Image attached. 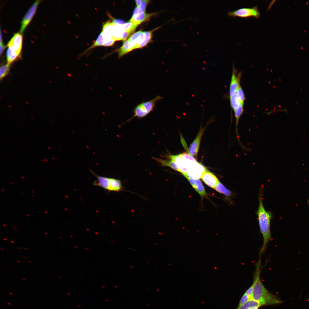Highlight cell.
I'll return each instance as SVG.
<instances>
[{
	"label": "cell",
	"instance_id": "30bf717a",
	"mask_svg": "<svg viewBox=\"0 0 309 309\" xmlns=\"http://www.w3.org/2000/svg\"><path fill=\"white\" fill-rule=\"evenodd\" d=\"M206 169L198 162L184 176L193 179L201 178L202 175Z\"/></svg>",
	"mask_w": 309,
	"mask_h": 309
},
{
	"label": "cell",
	"instance_id": "836d02e7",
	"mask_svg": "<svg viewBox=\"0 0 309 309\" xmlns=\"http://www.w3.org/2000/svg\"><path fill=\"white\" fill-rule=\"evenodd\" d=\"M1 29H0V43H3L2 41V37L1 35Z\"/></svg>",
	"mask_w": 309,
	"mask_h": 309
},
{
	"label": "cell",
	"instance_id": "d6986e66",
	"mask_svg": "<svg viewBox=\"0 0 309 309\" xmlns=\"http://www.w3.org/2000/svg\"><path fill=\"white\" fill-rule=\"evenodd\" d=\"M104 42V38L102 32L99 34L94 43L84 53H86L92 49L99 46H103Z\"/></svg>",
	"mask_w": 309,
	"mask_h": 309
},
{
	"label": "cell",
	"instance_id": "7a4b0ae2",
	"mask_svg": "<svg viewBox=\"0 0 309 309\" xmlns=\"http://www.w3.org/2000/svg\"><path fill=\"white\" fill-rule=\"evenodd\" d=\"M261 191L259 198V203L256 214L258 217L260 231L263 239L262 246L260 251V255L266 251L267 244L271 239L270 230V222L272 214L269 211H267L264 206Z\"/></svg>",
	"mask_w": 309,
	"mask_h": 309
},
{
	"label": "cell",
	"instance_id": "f5cc1de1",
	"mask_svg": "<svg viewBox=\"0 0 309 309\" xmlns=\"http://www.w3.org/2000/svg\"><path fill=\"white\" fill-rule=\"evenodd\" d=\"M2 190H3V191H5V190H3V189H2Z\"/></svg>",
	"mask_w": 309,
	"mask_h": 309
},
{
	"label": "cell",
	"instance_id": "681fc988",
	"mask_svg": "<svg viewBox=\"0 0 309 309\" xmlns=\"http://www.w3.org/2000/svg\"><path fill=\"white\" fill-rule=\"evenodd\" d=\"M24 258H26V259H27V258H26V257H24Z\"/></svg>",
	"mask_w": 309,
	"mask_h": 309
},
{
	"label": "cell",
	"instance_id": "f6af8a7d",
	"mask_svg": "<svg viewBox=\"0 0 309 309\" xmlns=\"http://www.w3.org/2000/svg\"><path fill=\"white\" fill-rule=\"evenodd\" d=\"M24 249H26V250H28V249H27V248H24Z\"/></svg>",
	"mask_w": 309,
	"mask_h": 309
},
{
	"label": "cell",
	"instance_id": "f1b7e54d",
	"mask_svg": "<svg viewBox=\"0 0 309 309\" xmlns=\"http://www.w3.org/2000/svg\"><path fill=\"white\" fill-rule=\"evenodd\" d=\"M253 290V285H252L246 291L245 293L249 298L250 300L252 299V295Z\"/></svg>",
	"mask_w": 309,
	"mask_h": 309
},
{
	"label": "cell",
	"instance_id": "44dd1931",
	"mask_svg": "<svg viewBox=\"0 0 309 309\" xmlns=\"http://www.w3.org/2000/svg\"><path fill=\"white\" fill-rule=\"evenodd\" d=\"M121 25L122 28L124 31L130 33L135 30L138 25L134 24L132 22L128 21L123 25Z\"/></svg>",
	"mask_w": 309,
	"mask_h": 309
},
{
	"label": "cell",
	"instance_id": "816d5d0a",
	"mask_svg": "<svg viewBox=\"0 0 309 309\" xmlns=\"http://www.w3.org/2000/svg\"><path fill=\"white\" fill-rule=\"evenodd\" d=\"M21 177L23 178V179H24V178L23 177Z\"/></svg>",
	"mask_w": 309,
	"mask_h": 309
},
{
	"label": "cell",
	"instance_id": "c3c4849f",
	"mask_svg": "<svg viewBox=\"0 0 309 309\" xmlns=\"http://www.w3.org/2000/svg\"><path fill=\"white\" fill-rule=\"evenodd\" d=\"M1 249L2 250H4L3 248H1Z\"/></svg>",
	"mask_w": 309,
	"mask_h": 309
},
{
	"label": "cell",
	"instance_id": "f35d334b",
	"mask_svg": "<svg viewBox=\"0 0 309 309\" xmlns=\"http://www.w3.org/2000/svg\"><path fill=\"white\" fill-rule=\"evenodd\" d=\"M3 239H4V240H5V241H7V239H6V238H4Z\"/></svg>",
	"mask_w": 309,
	"mask_h": 309
},
{
	"label": "cell",
	"instance_id": "e575fe53",
	"mask_svg": "<svg viewBox=\"0 0 309 309\" xmlns=\"http://www.w3.org/2000/svg\"><path fill=\"white\" fill-rule=\"evenodd\" d=\"M259 308V307H255L251 308L248 309H258Z\"/></svg>",
	"mask_w": 309,
	"mask_h": 309
},
{
	"label": "cell",
	"instance_id": "ab89813d",
	"mask_svg": "<svg viewBox=\"0 0 309 309\" xmlns=\"http://www.w3.org/2000/svg\"><path fill=\"white\" fill-rule=\"evenodd\" d=\"M11 243H14V241H11Z\"/></svg>",
	"mask_w": 309,
	"mask_h": 309
},
{
	"label": "cell",
	"instance_id": "8992f818",
	"mask_svg": "<svg viewBox=\"0 0 309 309\" xmlns=\"http://www.w3.org/2000/svg\"><path fill=\"white\" fill-rule=\"evenodd\" d=\"M91 173L96 178L93 185L102 187L108 192H119L122 190L123 187L121 181L115 178L99 176L89 169Z\"/></svg>",
	"mask_w": 309,
	"mask_h": 309
},
{
	"label": "cell",
	"instance_id": "ac0fdd59",
	"mask_svg": "<svg viewBox=\"0 0 309 309\" xmlns=\"http://www.w3.org/2000/svg\"><path fill=\"white\" fill-rule=\"evenodd\" d=\"M153 14H147L145 12L132 15L129 21L132 22L134 24L138 25L142 22L146 20Z\"/></svg>",
	"mask_w": 309,
	"mask_h": 309
},
{
	"label": "cell",
	"instance_id": "9f6ffc18",
	"mask_svg": "<svg viewBox=\"0 0 309 309\" xmlns=\"http://www.w3.org/2000/svg\"><path fill=\"white\" fill-rule=\"evenodd\" d=\"M25 151V150H24V152H26V151Z\"/></svg>",
	"mask_w": 309,
	"mask_h": 309
},
{
	"label": "cell",
	"instance_id": "ffe728a7",
	"mask_svg": "<svg viewBox=\"0 0 309 309\" xmlns=\"http://www.w3.org/2000/svg\"><path fill=\"white\" fill-rule=\"evenodd\" d=\"M262 306L258 302L251 299L249 300L241 306L237 308L236 309H248L253 307H260Z\"/></svg>",
	"mask_w": 309,
	"mask_h": 309
},
{
	"label": "cell",
	"instance_id": "4316f807",
	"mask_svg": "<svg viewBox=\"0 0 309 309\" xmlns=\"http://www.w3.org/2000/svg\"><path fill=\"white\" fill-rule=\"evenodd\" d=\"M115 41V40L113 38L108 39H104V42L103 46L106 47L111 46L114 44Z\"/></svg>",
	"mask_w": 309,
	"mask_h": 309
},
{
	"label": "cell",
	"instance_id": "8d00e7d4",
	"mask_svg": "<svg viewBox=\"0 0 309 309\" xmlns=\"http://www.w3.org/2000/svg\"><path fill=\"white\" fill-rule=\"evenodd\" d=\"M44 160H45V161H48L47 160V159H44Z\"/></svg>",
	"mask_w": 309,
	"mask_h": 309
},
{
	"label": "cell",
	"instance_id": "f907efd6",
	"mask_svg": "<svg viewBox=\"0 0 309 309\" xmlns=\"http://www.w3.org/2000/svg\"><path fill=\"white\" fill-rule=\"evenodd\" d=\"M14 230H16V231H17V229H14Z\"/></svg>",
	"mask_w": 309,
	"mask_h": 309
},
{
	"label": "cell",
	"instance_id": "1f68e13d",
	"mask_svg": "<svg viewBox=\"0 0 309 309\" xmlns=\"http://www.w3.org/2000/svg\"><path fill=\"white\" fill-rule=\"evenodd\" d=\"M5 48V46L3 43H0V54L1 55L4 51Z\"/></svg>",
	"mask_w": 309,
	"mask_h": 309
},
{
	"label": "cell",
	"instance_id": "5bb4252c",
	"mask_svg": "<svg viewBox=\"0 0 309 309\" xmlns=\"http://www.w3.org/2000/svg\"><path fill=\"white\" fill-rule=\"evenodd\" d=\"M199 195L202 197H206L207 193L201 181L199 179H193L188 177H185Z\"/></svg>",
	"mask_w": 309,
	"mask_h": 309
},
{
	"label": "cell",
	"instance_id": "d590c367",
	"mask_svg": "<svg viewBox=\"0 0 309 309\" xmlns=\"http://www.w3.org/2000/svg\"><path fill=\"white\" fill-rule=\"evenodd\" d=\"M307 203L308 204H309V199H308V200Z\"/></svg>",
	"mask_w": 309,
	"mask_h": 309
},
{
	"label": "cell",
	"instance_id": "e0dca14e",
	"mask_svg": "<svg viewBox=\"0 0 309 309\" xmlns=\"http://www.w3.org/2000/svg\"><path fill=\"white\" fill-rule=\"evenodd\" d=\"M116 24L107 21L104 24L102 32L104 39H108L112 38L114 27Z\"/></svg>",
	"mask_w": 309,
	"mask_h": 309
},
{
	"label": "cell",
	"instance_id": "7bdbcfd3",
	"mask_svg": "<svg viewBox=\"0 0 309 309\" xmlns=\"http://www.w3.org/2000/svg\"><path fill=\"white\" fill-rule=\"evenodd\" d=\"M45 234L47 235H48V233H45Z\"/></svg>",
	"mask_w": 309,
	"mask_h": 309
},
{
	"label": "cell",
	"instance_id": "5b68a950",
	"mask_svg": "<svg viewBox=\"0 0 309 309\" xmlns=\"http://www.w3.org/2000/svg\"><path fill=\"white\" fill-rule=\"evenodd\" d=\"M163 98L161 96H157L151 100L143 102L138 104L133 109V116L126 122L130 121L135 117L141 118L145 117L153 110L157 103Z\"/></svg>",
	"mask_w": 309,
	"mask_h": 309
},
{
	"label": "cell",
	"instance_id": "60d3db41",
	"mask_svg": "<svg viewBox=\"0 0 309 309\" xmlns=\"http://www.w3.org/2000/svg\"><path fill=\"white\" fill-rule=\"evenodd\" d=\"M42 161H43V162H45V161H44V160H42Z\"/></svg>",
	"mask_w": 309,
	"mask_h": 309
},
{
	"label": "cell",
	"instance_id": "d6a6232c",
	"mask_svg": "<svg viewBox=\"0 0 309 309\" xmlns=\"http://www.w3.org/2000/svg\"><path fill=\"white\" fill-rule=\"evenodd\" d=\"M142 1L143 0H137L135 1V2L137 7H138L140 5Z\"/></svg>",
	"mask_w": 309,
	"mask_h": 309
},
{
	"label": "cell",
	"instance_id": "8fae6325",
	"mask_svg": "<svg viewBox=\"0 0 309 309\" xmlns=\"http://www.w3.org/2000/svg\"><path fill=\"white\" fill-rule=\"evenodd\" d=\"M154 29L148 31H142L137 39L133 42L136 48H141L145 46L150 40L152 32Z\"/></svg>",
	"mask_w": 309,
	"mask_h": 309
},
{
	"label": "cell",
	"instance_id": "cb8c5ba5",
	"mask_svg": "<svg viewBox=\"0 0 309 309\" xmlns=\"http://www.w3.org/2000/svg\"><path fill=\"white\" fill-rule=\"evenodd\" d=\"M230 100L231 107L233 110L238 108L241 105L237 99V93L230 97Z\"/></svg>",
	"mask_w": 309,
	"mask_h": 309
},
{
	"label": "cell",
	"instance_id": "ee69618b",
	"mask_svg": "<svg viewBox=\"0 0 309 309\" xmlns=\"http://www.w3.org/2000/svg\"><path fill=\"white\" fill-rule=\"evenodd\" d=\"M17 262H20L19 261H17Z\"/></svg>",
	"mask_w": 309,
	"mask_h": 309
},
{
	"label": "cell",
	"instance_id": "6f0895ef",
	"mask_svg": "<svg viewBox=\"0 0 309 309\" xmlns=\"http://www.w3.org/2000/svg\"><path fill=\"white\" fill-rule=\"evenodd\" d=\"M23 280H25V279H23Z\"/></svg>",
	"mask_w": 309,
	"mask_h": 309
},
{
	"label": "cell",
	"instance_id": "6da1fadb",
	"mask_svg": "<svg viewBox=\"0 0 309 309\" xmlns=\"http://www.w3.org/2000/svg\"><path fill=\"white\" fill-rule=\"evenodd\" d=\"M261 256L260 255L259 259L255 265L252 284L253 290L252 299L258 302L262 306L279 305L284 301L276 295L269 292L264 286L261 279Z\"/></svg>",
	"mask_w": 309,
	"mask_h": 309
},
{
	"label": "cell",
	"instance_id": "7dc6e473",
	"mask_svg": "<svg viewBox=\"0 0 309 309\" xmlns=\"http://www.w3.org/2000/svg\"><path fill=\"white\" fill-rule=\"evenodd\" d=\"M52 159H55V158H54V157H52Z\"/></svg>",
	"mask_w": 309,
	"mask_h": 309
},
{
	"label": "cell",
	"instance_id": "277c9868",
	"mask_svg": "<svg viewBox=\"0 0 309 309\" xmlns=\"http://www.w3.org/2000/svg\"><path fill=\"white\" fill-rule=\"evenodd\" d=\"M23 37L21 33L15 34L8 43L6 53L7 64L10 65L20 54L22 45Z\"/></svg>",
	"mask_w": 309,
	"mask_h": 309
},
{
	"label": "cell",
	"instance_id": "83f0119b",
	"mask_svg": "<svg viewBox=\"0 0 309 309\" xmlns=\"http://www.w3.org/2000/svg\"><path fill=\"white\" fill-rule=\"evenodd\" d=\"M142 31H139L136 32L131 36L128 40L131 42L134 41L137 39Z\"/></svg>",
	"mask_w": 309,
	"mask_h": 309
},
{
	"label": "cell",
	"instance_id": "4dcf8cb0",
	"mask_svg": "<svg viewBox=\"0 0 309 309\" xmlns=\"http://www.w3.org/2000/svg\"><path fill=\"white\" fill-rule=\"evenodd\" d=\"M130 33H129L124 31L122 37V40H125L128 37Z\"/></svg>",
	"mask_w": 309,
	"mask_h": 309
},
{
	"label": "cell",
	"instance_id": "db71d44e",
	"mask_svg": "<svg viewBox=\"0 0 309 309\" xmlns=\"http://www.w3.org/2000/svg\"><path fill=\"white\" fill-rule=\"evenodd\" d=\"M45 213H47V212H45Z\"/></svg>",
	"mask_w": 309,
	"mask_h": 309
},
{
	"label": "cell",
	"instance_id": "74e56055",
	"mask_svg": "<svg viewBox=\"0 0 309 309\" xmlns=\"http://www.w3.org/2000/svg\"><path fill=\"white\" fill-rule=\"evenodd\" d=\"M47 148H48V149H51V148H50V147H47Z\"/></svg>",
	"mask_w": 309,
	"mask_h": 309
},
{
	"label": "cell",
	"instance_id": "d4e9b609",
	"mask_svg": "<svg viewBox=\"0 0 309 309\" xmlns=\"http://www.w3.org/2000/svg\"><path fill=\"white\" fill-rule=\"evenodd\" d=\"M10 65L7 64L1 66L0 69V78L1 79L3 78L8 73L9 71Z\"/></svg>",
	"mask_w": 309,
	"mask_h": 309
},
{
	"label": "cell",
	"instance_id": "b9f144b4",
	"mask_svg": "<svg viewBox=\"0 0 309 309\" xmlns=\"http://www.w3.org/2000/svg\"><path fill=\"white\" fill-rule=\"evenodd\" d=\"M28 262H29V263H30L31 262V261H28Z\"/></svg>",
	"mask_w": 309,
	"mask_h": 309
},
{
	"label": "cell",
	"instance_id": "bcb514c9",
	"mask_svg": "<svg viewBox=\"0 0 309 309\" xmlns=\"http://www.w3.org/2000/svg\"><path fill=\"white\" fill-rule=\"evenodd\" d=\"M3 225L5 226V227H6V225Z\"/></svg>",
	"mask_w": 309,
	"mask_h": 309
},
{
	"label": "cell",
	"instance_id": "2e32d148",
	"mask_svg": "<svg viewBox=\"0 0 309 309\" xmlns=\"http://www.w3.org/2000/svg\"><path fill=\"white\" fill-rule=\"evenodd\" d=\"M136 48L135 44L128 39L124 41L122 47L118 50L119 58Z\"/></svg>",
	"mask_w": 309,
	"mask_h": 309
},
{
	"label": "cell",
	"instance_id": "f546056e",
	"mask_svg": "<svg viewBox=\"0 0 309 309\" xmlns=\"http://www.w3.org/2000/svg\"><path fill=\"white\" fill-rule=\"evenodd\" d=\"M112 23H113L120 25H123L125 23L123 21H122L119 19H114L113 18L112 19Z\"/></svg>",
	"mask_w": 309,
	"mask_h": 309
},
{
	"label": "cell",
	"instance_id": "3957f363",
	"mask_svg": "<svg viewBox=\"0 0 309 309\" xmlns=\"http://www.w3.org/2000/svg\"><path fill=\"white\" fill-rule=\"evenodd\" d=\"M162 157L175 163L178 167L179 172L183 175L198 163L192 156L188 153H183L174 155L166 154Z\"/></svg>",
	"mask_w": 309,
	"mask_h": 309
},
{
	"label": "cell",
	"instance_id": "603a6c76",
	"mask_svg": "<svg viewBox=\"0 0 309 309\" xmlns=\"http://www.w3.org/2000/svg\"><path fill=\"white\" fill-rule=\"evenodd\" d=\"M237 95V99L241 104L243 106L245 97L243 90L240 84L238 88Z\"/></svg>",
	"mask_w": 309,
	"mask_h": 309
},
{
	"label": "cell",
	"instance_id": "4fadbf2b",
	"mask_svg": "<svg viewBox=\"0 0 309 309\" xmlns=\"http://www.w3.org/2000/svg\"><path fill=\"white\" fill-rule=\"evenodd\" d=\"M201 178L207 185L213 189L219 181L214 175L207 169L203 173Z\"/></svg>",
	"mask_w": 309,
	"mask_h": 309
},
{
	"label": "cell",
	"instance_id": "7c38bea8",
	"mask_svg": "<svg viewBox=\"0 0 309 309\" xmlns=\"http://www.w3.org/2000/svg\"><path fill=\"white\" fill-rule=\"evenodd\" d=\"M205 129V128H200L197 137L188 148L187 153L191 155L196 156L197 154L202 136Z\"/></svg>",
	"mask_w": 309,
	"mask_h": 309
},
{
	"label": "cell",
	"instance_id": "52a82bcc",
	"mask_svg": "<svg viewBox=\"0 0 309 309\" xmlns=\"http://www.w3.org/2000/svg\"><path fill=\"white\" fill-rule=\"evenodd\" d=\"M229 16L237 17L242 18L253 17L258 18L260 16V13L257 6L251 7H245L227 12Z\"/></svg>",
	"mask_w": 309,
	"mask_h": 309
},
{
	"label": "cell",
	"instance_id": "680465c9",
	"mask_svg": "<svg viewBox=\"0 0 309 309\" xmlns=\"http://www.w3.org/2000/svg\"><path fill=\"white\" fill-rule=\"evenodd\" d=\"M13 227H15V226H13Z\"/></svg>",
	"mask_w": 309,
	"mask_h": 309
},
{
	"label": "cell",
	"instance_id": "484cf974",
	"mask_svg": "<svg viewBox=\"0 0 309 309\" xmlns=\"http://www.w3.org/2000/svg\"><path fill=\"white\" fill-rule=\"evenodd\" d=\"M249 300V297L244 293L240 300L237 308L241 306Z\"/></svg>",
	"mask_w": 309,
	"mask_h": 309
},
{
	"label": "cell",
	"instance_id": "9a60e30c",
	"mask_svg": "<svg viewBox=\"0 0 309 309\" xmlns=\"http://www.w3.org/2000/svg\"><path fill=\"white\" fill-rule=\"evenodd\" d=\"M214 189L217 192L223 195L228 200L230 201L231 203H232L231 198L234 195V193L227 188L219 181Z\"/></svg>",
	"mask_w": 309,
	"mask_h": 309
},
{
	"label": "cell",
	"instance_id": "ba28073f",
	"mask_svg": "<svg viewBox=\"0 0 309 309\" xmlns=\"http://www.w3.org/2000/svg\"><path fill=\"white\" fill-rule=\"evenodd\" d=\"M41 0L35 1L24 16L21 21L20 33H22L29 23L35 14L38 6Z\"/></svg>",
	"mask_w": 309,
	"mask_h": 309
},
{
	"label": "cell",
	"instance_id": "11a10c76",
	"mask_svg": "<svg viewBox=\"0 0 309 309\" xmlns=\"http://www.w3.org/2000/svg\"><path fill=\"white\" fill-rule=\"evenodd\" d=\"M27 215H28V216H29V215H27Z\"/></svg>",
	"mask_w": 309,
	"mask_h": 309
},
{
	"label": "cell",
	"instance_id": "9c48e42d",
	"mask_svg": "<svg viewBox=\"0 0 309 309\" xmlns=\"http://www.w3.org/2000/svg\"><path fill=\"white\" fill-rule=\"evenodd\" d=\"M241 72L238 73L237 70L233 66L231 79L229 86V97L237 93L239 85L240 84V79Z\"/></svg>",
	"mask_w": 309,
	"mask_h": 309
},
{
	"label": "cell",
	"instance_id": "7402d4cb",
	"mask_svg": "<svg viewBox=\"0 0 309 309\" xmlns=\"http://www.w3.org/2000/svg\"><path fill=\"white\" fill-rule=\"evenodd\" d=\"M148 2V0H143L140 5L134 9L133 15L145 12L146 6Z\"/></svg>",
	"mask_w": 309,
	"mask_h": 309
}]
</instances>
